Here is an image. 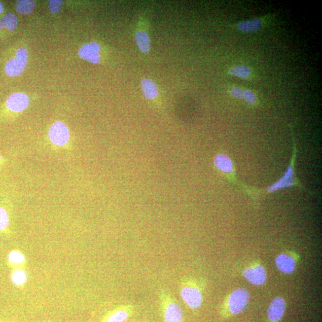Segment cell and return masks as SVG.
Returning <instances> with one entry per match:
<instances>
[{
  "instance_id": "1",
  "label": "cell",
  "mask_w": 322,
  "mask_h": 322,
  "mask_svg": "<svg viewBox=\"0 0 322 322\" xmlns=\"http://www.w3.org/2000/svg\"><path fill=\"white\" fill-rule=\"evenodd\" d=\"M180 293L185 303L192 310L201 307L203 302L202 291L197 281L186 278L182 281Z\"/></svg>"
},
{
  "instance_id": "2",
  "label": "cell",
  "mask_w": 322,
  "mask_h": 322,
  "mask_svg": "<svg viewBox=\"0 0 322 322\" xmlns=\"http://www.w3.org/2000/svg\"><path fill=\"white\" fill-rule=\"evenodd\" d=\"M161 307L165 322H183L184 313L182 308L174 298L167 292L160 296Z\"/></svg>"
},
{
  "instance_id": "3",
  "label": "cell",
  "mask_w": 322,
  "mask_h": 322,
  "mask_svg": "<svg viewBox=\"0 0 322 322\" xmlns=\"http://www.w3.org/2000/svg\"><path fill=\"white\" fill-rule=\"evenodd\" d=\"M250 294L245 288H239L233 290L227 297L225 306L233 315L243 312L249 303Z\"/></svg>"
},
{
  "instance_id": "4",
  "label": "cell",
  "mask_w": 322,
  "mask_h": 322,
  "mask_svg": "<svg viewBox=\"0 0 322 322\" xmlns=\"http://www.w3.org/2000/svg\"><path fill=\"white\" fill-rule=\"evenodd\" d=\"M243 276L254 286H263L267 279L265 267L259 262H254L244 269Z\"/></svg>"
},
{
  "instance_id": "5",
  "label": "cell",
  "mask_w": 322,
  "mask_h": 322,
  "mask_svg": "<svg viewBox=\"0 0 322 322\" xmlns=\"http://www.w3.org/2000/svg\"><path fill=\"white\" fill-rule=\"evenodd\" d=\"M28 63V51L25 48L17 50L16 57H13L7 62L5 73L10 77H16L21 74Z\"/></svg>"
},
{
  "instance_id": "6",
  "label": "cell",
  "mask_w": 322,
  "mask_h": 322,
  "mask_svg": "<svg viewBox=\"0 0 322 322\" xmlns=\"http://www.w3.org/2000/svg\"><path fill=\"white\" fill-rule=\"evenodd\" d=\"M298 259H299V256L296 253L283 252L276 257V266L280 272L290 274L296 270Z\"/></svg>"
},
{
  "instance_id": "7",
  "label": "cell",
  "mask_w": 322,
  "mask_h": 322,
  "mask_svg": "<svg viewBox=\"0 0 322 322\" xmlns=\"http://www.w3.org/2000/svg\"><path fill=\"white\" fill-rule=\"evenodd\" d=\"M69 131L62 122H56L50 128L49 136L51 141L58 147H63L69 140Z\"/></svg>"
},
{
  "instance_id": "8",
  "label": "cell",
  "mask_w": 322,
  "mask_h": 322,
  "mask_svg": "<svg viewBox=\"0 0 322 322\" xmlns=\"http://www.w3.org/2000/svg\"><path fill=\"white\" fill-rule=\"evenodd\" d=\"M268 16L260 17L252 19L244 20L232 26L238 31L243 33H253L260 31L266 25Z\"/></svg>"
},
{
  "instance_id": "9",
  "label": "cell",
  "mask_w": 322,
  "mask_h": 322,
  "mask_svg": "<svg viewBox=\"0 0 322 322\" xmlns=\"http://www.w3.org/2000/svg\"><path fill=\"white\" fill-rule=\"evenodd\" d=\"M287 303L285 300L282 297H276L271 301L267 308V315L268 319L271 322H278L284 316L285 313Z\"/></svg>"
},
{
  "instance_id": "10",
  "label": "cell",
  "mask_w": 322,
  "mask_h": 322,
  "mask_svg": "<svg viewBox=\"0 0 322 322\" xmlns=\"http://www.w3.org/2000/svg\"><path fill=\"white\" fill-rule=\"evenodd\" d=\"M100 46L93 42L81 47L79 51V56L82 59L96 64L100 62Z\"/></svg>"
},
{
  "instance_id": "11",
  "label": "cell",
  "mask_w": 322,
  "mask_h": 322,
  "mask_svg": "<svg viewBox=\"0 0 322 322\" xmlns=\"http://www.w3.org/2000/svg\"><path fill=\"white\" fill-rule=\"evenodd\" d=\"M29 99L26 94L22 93H15L10 96L6 101L8 109L15 113H20L28 107Z\"/></svg>"
},
{
  "instance_id": "12",
  "label": "cell",
  "mask_w": 322,
  "mask_h": 322,
  "mask_svg": "<svg viewBox=\"0 0 322 322\" xmlns=\"http://www.w3.org/2000/svg\"><path fill=\"white\" fill-rule=\"evenodd\" d=\"M294 168L293 165L291 164L288 167L282 177L274 184L268 187L267 191L272 193L280 189L290 188L294 185Z\"/></svg>"
},
{
  "instance_id": "13",
  "label": "cell",
  "mask_w": 322,
  "mask_h": 322,
  "mask_svg": "<svg viewBox=\"0 0 322 322\" xmlns=\"http://www.w3.org/2000/svg\"><path fill=\"white\" fill-rule=\"evenodd\" d=\"M228 74L230 76L246 81L253 80L255 77L252 67L246 64H236L230 67L228 69Z\"/></svg>"
},
{
  "instance_id": "14",
  "label": "cell",
  "mask_w": 322,
  "mask_h": 322,
  "mask_svg": "<svg viewBox=\"0 0 322 322\" xmlns=\"http://www.w3.org/2000/svg\"><path fill=\"white\" fill-rule=\"evenodd\" d=\"M134 311V307L131 305H127L117 308L107 318V322H125L130 317Z\"/></svg>"
},
{
  "instance_id": "15",
  "label": "cell",
  "mask_w": 322,
  "mask_h": 322,
  "mask_svg": "<svg viewBox=\"0 0 322 322\" xmlns=\"http://www.w3.org/2000/svg\"><path fill=\"white\" fill-rule=\"evenodd\" d=\"M141 87L142 93H143L146 99L154 100L158 96L159 94L158 87L154 81L149 79H144L141 80Z\"/></svg>"
},
{
  "instance_id": "16",
  "label": "cell",
  "mask_w": 322,
  "mask_h": 322,
  "mask_svg": "<svg viewBox=\"0 0 322 322\" xmlns=\"http://www.w3.org/2000/svg\"><path fill=\"white\" fill-rule=\"evenodd\" d=\"M215 167L225 173H230L233 171V162L229 157L222 154L216 156L213 161Z\"/></svg>"
},
{
  "instance_id": "17",
  "label": "cell",
  "mask_w": 322,
  "mask_h": 322,
  "mask_svg": "<svg viewBox=\"0 0 322 322\" xmlns=\"http://www.w3.org/2000/svg\"><path fill=\"white\" fill-rule=\"evenodd\" d=\"M135 42L140 52L144 53H148L151 50V39L148 33L138 30L135 34Z\"/></svg>"
},
{
  "instance_id": "18",
  "label": "cell",
  "mask_w": 322,
  "mask_h": 322,
  "mask_svg": "<svg viewBox=\"0 0 322 322\" xmlns=\"http://www.w3.org/2000/svg\"><path fill=\"white\" fill-rule=\"evenodd\" d=\"M35 3L30 0H20L17 2L16 8L17 11L22 14H30L34 10Z\"/></svg>"
},
{
  "instance_id": "19",
  "label": "cell",
  "mask_w": 322,
  "mask_h": 322,
  "mask_svg": "<svg viewBox=\"0 0 322 322\" xmlns=\"http://www.w3.org/2000/svg\"><path fill=\"white\" fill-rule=\"evenodd\" d=\"M243 98L242 100L249 106H256L259 103V97L255 91L249 89L243 88Z\"/></svg>"
},
{
  "instance_id": "20",
  "label": "cell",
  "mask_w": 322,
  "mask_h": 322,
  "mask_svg": "<svg viewBox=\"0 0 322 322\" xmlns=\"http://www.w3.org/2000/svg\"><path fill=\"white\" fill-rule=\"evenodd\" d=\"M5 27L10 31H13L17 28L18 23V19L17 16L13 13H9L2 18Z\"/></svg>"
},
{
  "instance_id": "21",
  "label": "cell",
  "mask_w": 322,
  "mask_h": 322,
  "mask_svg": "<svg viewBox=\"0 0 322 322\" xmlns=\"http://www.w3.org/2000/svg\"><path fill=\"white\" fill-rule=\"evenodd\" d=\"M12 280L16 285L20 286L24 284L27 280V275L24 271L17 270L12 274Z\"/></svg>"
},
{
  "instance_id": "22",
  "label": "cell",
  "mask_w": 322,
  "mask_h": 322,
  "mask_svg": "<svg viewBox=\"0 0 322 322\" xmlns=\"http://www.w3.org/2000/svg\"><path fill=\"white\" fill-rule=\"evenodd\" d=\"M243 88L235 85L229 87L228 94L229 96L235 99H242L243 98Z\"/></svg>"
},
{
  "instance_id": "23",
  "label": "cell",
  "mask_w": 322,
  "mask_h": 322,
  "mask_svg": "<svg viewBox=\"0 0 322 322\" xmlns=\"http://www.w3.org/2000/svg\"><path fill=\"white\" fill-rule=\"evenodd\" d=\"M9 260L12 264H20L25 262V257L22 253L13 251L10 253Z\"/></svg>"
},
{
  "instance_id": "24",
  "label": "cell",
  "mask_w": 322,
  "mask_h": 322,
  "mask_svg": "<svg viewBox=\"0 0 322 322\" xmlns=\"http://www.w3.org/2000/svg\"><path fill=\"white\" fill-rule=\"evenodd\" d=\"M9 222L8 213L4 208L0 207V230L5 229Z\"/></svg>"
},
{
  "instance_id": "25",
  "label": "cell",
  "mask_w": 322,
  "mask_h": 322,
  "mask_svg": "<svg viewBox=\"0 0 322 322\" xmlns=\"http://www.w3.org/2000/svg\"><path fill=\"white\" fill-rule=\"evenodd\" d=\"M62 2L59 0H52L49 2V7L50 12L53 14L59 12L61 8H62Z\"/></svg>"
},
{
  "instance_id": "26",
  "label": "cell",
  "mask_w": 322,
  "mask_h": 322,
  "mask_svg": "<svg viewBox=\"0 0 322 322\" xmlns=\"http://www.w3.org/2000/svg\"><path fill=\"white\" fill-rule=\"evenodd\" d=\"M5 27L4 22H3V20L2 19H0V29H2L4 28Z\"/></svg>"
},
{
  "instance_id": "27",
  "label": "cell",
  "mask_w": 322,
  "mask_h": 322,
  "mask_svg": "<svg viewBox=\"0 0 322 322\" xmlns=\"http://www.w3.org/2000/svg\"><path fill=\"white\" fill-rule=\"evenodd\" d=\"M3 11V6L2 3L0 2V13H1Z\"/></svg>"
},
{
  "instance_id": "28",
  "label": "cell",
  "mask_w": 322,
  "mask_h": 322,
  "mask_svg": "<svg viewBox=\"0 0 322 322\" xmlns=\"http://www.w3.org/2000/svg\"><path fill=\"white\" fill-rule=\"evenodd\" d=\"M0 159H1V156H0Z\"/></svg>"
}]
</instances>
